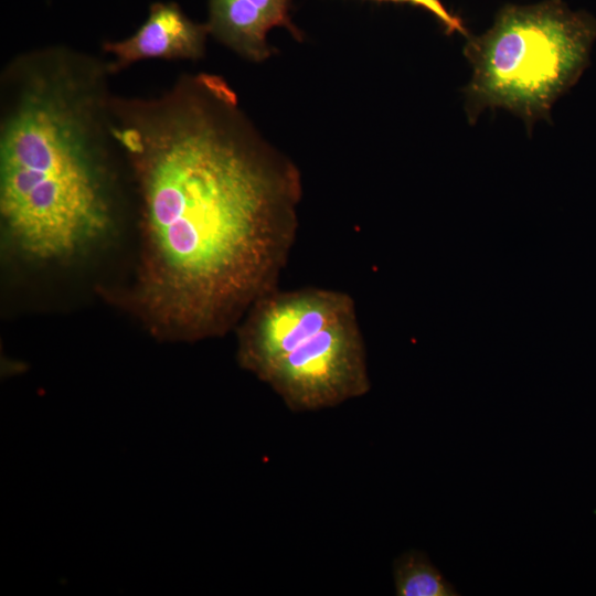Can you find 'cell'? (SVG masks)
Here are the masks:
<instances>
[{
  "instance_id": "1",
  "label": "cell",
  "mask_w": 596,
  "mask_h": 596,
  "mask_svg": "<svg viewBox=\"0 0 596 596\" xmlns=\"http://www.w3.org/2000/svg\"><path fill=\"white\" fill-rule=\"evenodd\" d=\"M110 116L139 199L140 311L175 339L225 333L277 288L297 236L298 167L216 74H181L155 96L114 95Z\"/></svg>"
},
{
  "instance_id": "2",
  "label": "cell",
  "mask_w": 596,
  "mask_h": 596,
  "mask_svg": "<svg viewBox=\"0 0 596 596\" xmlns=\"http://www.w3.org/2000/svg\"><path fill=\"white\" fill-rule=\"evenodd\" d=\"M106 60L52 45L13 57L1 74L0 219L23 257L65 260L114 219Z\"/></svg>"
},
{
  "instance_id": "3",
  "label": "cell",
  "mask_w": 596,
  "mask_h": 596,
  "mask_svg": "<svg viewBox=\"0 0 596 596\" xmlns=\"http://www.w3.org/2000/svg\"><path fill=\"white\" fill-rule=\"evenodd\" d=\"M240 330L237 359L292 412H315L371 389L355 304L340 290L278 288L259 298Z\"/></svg>"
},
{
  "instance_id": "4",
  "label": "cell",
  "mask_w": 596,
  "mask_h": 596,
  "mask_svg": "<svg viewBox=\"0 0 596 596\" xmlns=\"http://www.w3.org/2000/svg\"><path fill=\"white\" fill-rule=\"evenodd\" d=\"M596 40V19L561 0L504 6L493 25L469 38L472 77L466 89L469 119L505 108L531 124L581 77Z\"/></svg>"
},
{
  "instance_id": "5",
  "label": "cell",
  "mask_w": 596,
  "mask_h": 596,
  "mask_svg": "<svg viewBox=\"0 0 596 596\" xmlns=\"http://www.w3.org/2000/svg\"><path fill=\"white\" fill-rule=\"evenodd\" d=\"M210 33L207 23L191 20L175 2H155L137 31L119 41H107L103 50L111 74L143 60H199Z\"/></svg>"
},
{
  "instance_id": "6",
  "label": "cell",
  "mask_w": 596,
  "mask_h": 596,
  "mask_svg": "<svg viewBox=\"0 0 596 596\" xmlns=\"http://www.w3.org/2000/svg\"><path fill=\"white\" fill-rule=\"evenodd\" d=\"M290 0H210V33L240 56L262 62L272 55L267 33L285 26L298 40L289 17Z\"/></svg>"
},
{
  "instance_id": "7",
  "label": "cell",
  "mask_w": 596,
  "mask_h": 596,
  "mask_svg": "<svg viewBox=\"0 0 596 596\" xmlns=\"http://www.w3.org/2000/svg\"><path fill=\"white\" fill-rule=\"evenodd\" d=\"M397 596H457L459 593L421 551L411 550L394 560Z\"/></svg>"
},
{
  "instance_id": "8",
  "label": "cell",
  "mask_w": 596,
  "mask_h": 596,
  "mask_svg": "<svg viewBox=\"0 0 596 596\" xmlns=\"http://www.w3.org/2000/svg\"><path fill=\"white\" fill-rule=\"evenodd\" d=\"M376 1H391L397 3H409L416 7H421L429 11L438 21L444 25L448 33L459 32L467 34L461 20L453 15L441 3L440 0H376Z\"/></svg>"
}]
</instances>
